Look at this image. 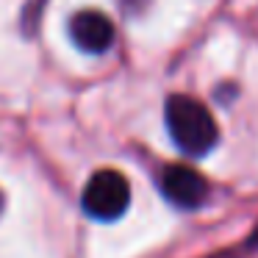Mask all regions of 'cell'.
<instances>
[{"label": "cell", "instance_id": "obj_6", "mask_svg": "<svg viewBox=\"0 0 258 258\" xmlns=\"http://www.w3.org/2000/svg\"><path fill=\"white\" fill-rule=\"evenodd\" d=\"M250 244H258V230L252 233V239H250Z\"/></svg>", "mask_w": 258, "mask_h": 258}, {"label": "cell", "instance_id": "obj_5", "mask_svg": "<svg viewBox=\"0 0 258 258\" xmlns=\"http://www.w3.org/2000/svg\"><path fill=\"white\" fill-rule=\"evenodd\" d=\"M3 208H6V195L0 191V217H3Z\"/></svg>", "mask_w": 258, "mask_h": 258}, {"label": "cell", "instance_id": "obj_3", "mask_svg": "<svg viewBox=\"0 0 258 258\" xmlns=\"http://www.w3.org/2000/svg\"><path fill=\"white\" fill-rule=\"evenodd\" d=\"M158 186H161V195L172 206L183 208V211H195V208H200L208 200V180L197 169L186 167V164L164 167Z\"/></svg>", "mask_w": 258, "mask_h": 258}, {"label": "cell", "instance_id": "obj_1", "mask_svg": "<svg viewBox=\"0 0 258 258\" xmlns=\"http://www.w3.org/2000/svg\"><path fill=\"white\" fill-rule=\"evenodd\" d=\"M167 131L186 156H206L217 147L219 128L206 103L189 95H172L164 106Z\"/></svg>", "mask_w": 258, "mask_h": 258}, {"label": "cell", "instance_id": "obj_4", "mask_svg": "<svg viewBox=\"0 0 258 258\" xmlns=\"http://www.w3.org/2000/svg\"><path fill=\"white\" fill-rule=\"evenodd\" d=\"M70 36L84 53H106L114 45V25L103 12L84 9L70 17Z\"/></svg>", "mask_w": 258, "mask_h": 258}, {"label": "cell", "instance_id": "obj_2", "mask_svg": "<svg viewBox=\"0 0 258 258\" xmlns=\"http://www.w3.org/2000/svg\"><path fill=\"white\" fill-rule=\"evenodd\" d=\"M81 206L92 219L100 222H114L119 219L131 206V186L128 178L117 169H100L89 178V183L84 186V197Z\"/></svg>", "mask_w": 258, "mask_h": 258}]
</instances>
